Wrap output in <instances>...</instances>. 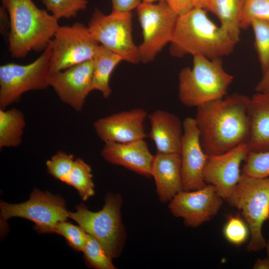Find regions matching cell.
<instances>
[{
  "mask_svg": "<svg viewBox=\"0 0 269 269\" xmlns=\"http://www.w3.org/2000/svg\"><path fill=\"white\" fill-rule=\"evenodd\" d=\"M250 98L234 93L196 108L194 119L202 146L209 156L223 153L247 143Z\"/></svg>",
  "mask_w": 269,
  "mask_h": 269,
  "instance_id": "1",
  "label": "cell"
},
{
  "mask_svg": "<svg viewBox=\"0 0 269 269\" xmlns=\"http://www.w3.org/2000/svg\"><path fill=\"white\" fill-rule=\"evenodd\" d=\"M170 43L173 56L201 55L214 59L231 54L237 43L210 19L206 9L194 7L178 16Z\"/></svg>",
  "mask_w": 269,
  "mask_h": 269,
  "instance_id": "2",
  "label": "cell"
},
{
  "mask_svg": "<svg viewBox=\"0 0 269 269\" xmlns=\"http://www.w3.org/2000/svg\"><path fill=\"white\" fill-rule=\"evenodd\" d=\"M10 19L9 51L14 58L31 51H43L59 27L58 20L32 0H0Z\"/></svg>",
  "mask_w": 269,
  "mask_h": 269,
  "instance_id": "3",
  "label": "cell"
},
{
  "mask_svg": "<svg viewBox=\"0 0 269 269\" xmlns=\"http://www.w3.org/2000/svg\"><path fill=\"white\" fill-rule=\"evenodd\" d=\"M178 97L187 107H197L221 99L227 94L234 77L224 69L221 58L193 56L192 68L185 67L178 75Z\"/></svg>",
  "mask_w": 269,
  "mask_h": 269,
  "instance_id": "4",
  "label": "cell"
},
{
  "mask_svg": "<svg viewBox=\"0 0 269 269\" xmlns=\"http://www.w3.org/2000/svg\"><path fill=\"white\" fill-rule=\"evenodd\" d=\"M225 201L241 212L250 230L248 252L266 248L262 229L269 220V177L257 178L242 173L240 180Z\"/></svg>",
  "mask_w": 269,
  "mask_h": 269,
  "instance_id": "5",
  "label": "cell"
},
{
  "mask_svg": "<svg viewBox=\"0 0 269 269\" xmlns=\"http://www.w3.org/2000/svg\"><path fill=\"white\" fill-rule=\"evenodd\" d=\"M104 201L103 208L99 211H90L81 203L76 207L75 212L69 211L68 215L95 238L114 259L121 255L126 239L121 215L123 199L119 193H108Z\"/></svg>",
  "mask_w": 269,
  "mask_h": 269,
  "instance_id": "6",
  "label": "cell"
},
{
  "mask_svg": "<svg viewBox=\"0 0 269 269\" xmlns=\"http://www.w3.org/2000/svg\"><path fill=\"white\" fill-rule=\"evenodd\" d=\"M0 235L8 230L7 220L20 217L35 223L34 229L39 234L54 233L56 225L69 218L65 200L59 195L34 188L24 202L11 204L0 200Z\"/></svg>",
  "mask_w": 269,
  "mask_h": 269,
  "instance_id": "7",
  "label": "cell"
},
{
  "mask_svg": "<svg viewBox=\"0 0 269 269\" xmlns=\"http://www.w3.org/2000/svg\"><path fill=\"white\" fill-rule=\"evenodd\" d=\"M52 52L50 43L42 54L26 65L8 63L0 66V109L18 102L30 91L49 87V62Z\"/></svg>",
  "mask_w": 269,
  "mask_h": 269,
  "instance_id": "8",
  "label": "cell"
},
{
  "mask_svg": "<svg viewBox=\"0 0 269 269\" xmlns=\"http://www.w3.org/2000/svg\"><path fill=\"white\" fill-rule=\"evenodd\" d=\"M143 41L138 46L140 61H152L162 49L170 43L178 14L165 0L141 2L136 8Z\"/></svg>",
  "mask_w": 269,
  "mask_h": 269,
  "instance_id": "9",
  "label": "cell"
},
{
  "mask_svg": "<svg viewBox=\"0 0 269 269\" xmlns=\"http://www.w3.org/2000/svg\"><path fill=\"white\" fill-rule=\"evenodd\" d=\"M88 27L99 43L120 55L123 60L133 64L140 62L138 46L132 37V12L112 11L105 14L96 9Z\"/></svg>",
  "mask_w": 269,
  "mask_h": 269,
  "instance_id": "10",
  "label": "cell"
},
{
  "mask_svg": "<svg viewBox=\"0 0 269 269\" xmlns=\"http://www.w3.org/2000/svg\"><path fill=\"white\" fill-rule=\"evenodd\" d=\"M50 43V73L92 59L100 45L88 26L79 22L71 25H59Z\"/></svg>",
  "mask_w": 269,
  "mask_h": 269,
  "instance_id": "11",
  "label": "cell"
},
{
  "mask_svg": "<svg viewBox=\"0 0 269 269\" xmlns=\"http://www.w3.org/2000/svg\"><path fill=\"white\" fill-rule=\"evenodd\" d=\"M224 200L216 188L207 184L192 191H181L169 202L168 209L176 218L183 219L188 227L197 228L213 219Z\"/></svg>",
  "mask_w": 269,
  "mask_h": 269,
  "instance_id": "12",
  "label": "cell"
},
{
  "mask_svg": "<svg viewBox=\"0 0 269 269\" xmlns=\"http://www.w3.org/2000/svg\"><path fill=\"white\" fill-rule=\"evenodd\" d=\"M180 156L183 191L205 187L204 171L209 156L202 146L200 133L194 118L187 117L182 122Z\"/></svg>",
  "mask_w": 269,
  "mask_h": 269,
  "instance_id": "13",
  "label": "cell"
},
{
  "mask_svg": "<svg viewBox=\"0 0 269 269\" xmlns=\"http://www.w3.org/2000/svg\"><path fill=\"white\" fill-rule=\"evenodd\" d=\"M93 74L91 59L64 70L50 73L49 86L61 102L76 112H81L92 91Z\"/></svg>",
  "mask_w": 269,
  "mask_h": 269,
  "instance_id": "14",
  "label": "cell"
},
{
  "mask_svg": "<svg viewBox=\"0 0 269 269\" xmlns=\"http://www.w3.org/2000/svg\"><path fill=\"white\" fill-rule=\"evenodd\" d=\"M250 150L247 143L223 153L209 156L204 171L206 184L213 185L225 200L239 182L241 165Z\"/></svg>",
  "mask_w": 269,
  "mask_h": 269,
  "instance_id": "15",
  "label": "cell"
},
{
  "mask_svg": "<svg viewBox=\"0 0 269 269\" xmlns=\"http://www.w3.org/2000/svg\"><path fill=\"white\" fill-rule=\"evenodd\" d=\"M141 108L115 113L96 120L93 127L98 136L104 143H126L146 136L144 122L147 117Z\"/></svg>",
  "mask_w": 269,
  "mask_h": 269,
  "instance_id": "16",
  "label": "cell"
},
{
  "mask_svg": "<svg viewBox=\"0 0 269 269\" xmlns=\"http://www.w3.org/2000/svg\"><path fill=\"white\" fill-rule=\"evenodd\" d=\"M101 156L108 162L124 167L145 177L151 176L154 155L144 139L120 143L105 142Z\"/></svg>",
  "mask_w": 269,
  "mask_h": 269,
  "instance_id": "17",
  "label": "cell"
},
{
  "mask_svg": "<svg viewBox=\"0 0 269 269\" xmlns=\"http://www.w3.org/2000/svg\"><path fill=\"white\" fill-rule=\"evenodd\" d=\"M151 176L154 179L161 202H169L183 190L180 153L156 152L152 165Z\"/></svg>",
  "mask_w": 269,
  "mask_h": 269,
  "instance_id": "18",
  "label": "cell"
},
{
  "mask_svg": "<svg viewBox=\"0 0 269 269\" xmlns=\"http://www.w3.org/2000/svg\"><path fill=\"white\" fill-rule=\"evenodd\" d=\"M151 126L148 134L154 142L157 153H180L183 124L176 115L157 110L148 115Z\"/></svg>",
  "mask_w": 269,
  "mask_h": 269,
  "instance_id": "19",
  "label": "cell"
},
{
  "mask_svg": "<svg viewBox=\"0 0 269 269\" xmlns=\"http://www.w3.org/2000/svg\"><path fill=\"white\" fill-rule=\"evenodd\" d=\"M248 113L250 151L269 150V93H257L251 97Z\"/></svg>",
  "mask_w": 269,
  "mask_h": 269,
  "instance_id": "20",
  "label": "cell"
},
{
  "mask_svg": "<svg viewBox=\"0 0 269 269\" xmlns=\"http://www.w3.org/2000/svg\"><path fill=\"white\" fill-rule=\"evenodd\" d=\"M93 59V74L91 91H100L105 99L111 96L109 85L112 73L123 58L102 45L98 47Z\"/></svg>",
  "mask_w": 269,
  "mask_h": 269,
  "instance_id": "21",
  "label": "cell"
},
{
  "mask_svg": "<svg viewBox=\"0 0 269 269\" xmlns=\"http://www.w3.org/2000/svg\"><path fill=\"white\" fill-rule=\"evenodd\" d=\"M246 0H209L205 9L219 19L220 25L237 43L239 41L240 22Z\"/></svg>",
  "mask_w": 269,
  "mask_h": 269,
  "instance_id": "22",
  "label": "cell"
},
{
  "mask_svg": "<svg viewBox=\"0 0 269 269\" xmlns=\"http://www.w3.org/2000/svg\"><path fill=\"white\" fill-rule=\"evenodd\" d=\"M25 116L20 110L0 109V148L19 146L25 127Z\"/></svg>",
  "mask_w": 269,
  "mask_h": 269,
  "instance_id": "23",
  "label": "cell"
},
{
  "mask_svg": "<svg viewBox=\"0 0 269 269\" xmlns=\"http://www.w3.org/2000/svg\"><path fill=\"white\" fill-rule=\"evenodd\" d=\"M91 166L81 158L75 159L66 184L73 186L83 201L95 194L94 184Z\"/></svg>",
  "mask_w": 269,
  "mask_h": 269,
  "instance_id": "24",
  "label": "cell"
},
{
  "mask_svg": "<svg viewBox=\"0 0 269 269\" xmlns=\"http://www.w3.org/2000/svg\"><path fill=\"white\" fill-rule=\"evenodd\" d=\"M86 265L95 269H115L113 258L104 246L93 236L87 233L82 252Z\"/></svg>",
  "mask_w": 269,
  "mask_h": 269,
  "instance_id": "25",
  "label": "cell"
},
{
  "mask_svg": "<svg viewBox=\"0 0 269 269\" xmlns=\"http://www.w3.org/2000/svg\"><path fill=\"white\" fill-rule=\"evenodd\" d=\"M254 34V46L263 73L269 67V20L255 18L250 24Z\"/></svg>",
  "mask_w": 269,
  "mask_h": 269,
  "instance_id": "26",
  "label": "cell"
},
{
  "mask_svg": "<svg viewBox=\"0 0 269 269\" xmlns=\"http://www.w3.org/2000/svg\"><path fill=\"white\" fill-rule=\"evenodd\" d=\"M46 10L58 20L76 17L78 13L86 9L87 0H41Z\"/></svg>",
  "mask_w": 269,
  "mask_h": 269,
  "instance_id": "27",
  "label": "cell"
},
{
  "mask_svg": "<svg viewBox=\"0 0 269 269\" xmlns=\"http://www.w3.org/2000/svg\"><path fill=\"white\" fill-rule=\"evenodd\" d=\"M75 160L74 155L62 150H58L46 165L48 172L55 178L66 184Z\"/></svg>",
  "mask_w": 269,
  "mask_h": 269,
  "instance_id": "28",
  "label": "cell"
},
{
  "mask_svg": "<svg viewBox=\"0 0 269 269\" xmlns=\"http://www.w3.org/2000/svg\"><path fill=\"white\" fill-rule=\"evenodd\" d=\"M244 161L243 173L257 178L269 177V150L249 151Z\"/></svg>",
  "mask_w": 269,
  "mask_h": 269,
  "instance_id": "29",
  "label": "cell"
},
{
  "mask_svg": "<svg viewBox=\"0 0 269 269\" xmlns=\"http://www.w3.org/2000/svg\"><path fill=\"white\" fill-rule=\"evenodd\" d=\"M54 233L63 236L69 246L77 252H83L87 233L80 226L72 224L66 221L58 223Z\"/></svg>",
  "mask_w": 269,
  "mask_h": 269,
  "instance_id": "30",
  "label": "cell"
},
{
  "mask_svg": "<svg viewBox=\"0 0 269 269\" xmlns=\"http://www.w3.org/2000/svg\"><path fill=\"white\" fill-rule=\"evenodd\" d=\"M223 233L226 240L236 246L244 244L250 236L248 225L238 216L229 217L224 226Z\"/></svg>",
  "mask_w": 269,
  "mask_h": 269,
  "instance_id": "31",
  "label": "cell"
},
{
  "mask_svg": "<svg viewBox=\"0 0 269 269\" xmlns=\"http://www.w3.org/2000/svg\"><path fill=\"white\" fill-rule=\"evenodd\" d=\"M255 18L269 20V0H246L241 18V29L249 27Z\"/></svg>",
  "mask_w": 269,
  "mask_h": 269,
  "instance_id": "32",
  "label": "cell"
},
{
  "mask_svg": "<svg viewBox=\"0 0 269 269\" xmlns=\"http://www.w3.org/2000/svg\"><path fill=\"white\" fill-rule=\"evenodd\" d=\"M112 11L132 12L142 2V0H111Z\"/></svg>",
  "mask_w": 269,
  "mask_h": 269,
  "instance_id": "33",
  "label": "cell"
},
{
  "mask_svg": "<svg viewBox=\"0 0 269 269\" xmlns=\"http://www.w3.org/2000/svg\"><path fill=\"white\" fill-rule=\"evenodd\" d=\"M170 7L178 14H183L193 8V0H165Z\"/></svg>",
  "mask_w": 269,
  "mask_h": 269,
  "instance_id": "34",
  "label": "cell"
},
{
  "mask_svg": "<svg viewBox=\"0 0 269 269\" xmlns=\"http://www.w3.org/2000/svg\"><path fill=\"white\" fill-rule=\"evenodd\" d=\"M0 32L1 34L8 35L10 30V19L6 9L2 5L0 7Z\"/></svg>",
  "mask_w": 269,
  "mask_h": 269,
  "instance_id": "35",
  "label": "cell"
},
{
  "mask_svg": "<svg viewBox=\"0 0 269 269\" xmlns=\"http://www.w3.org/2000/svg\"><path fill=\"white\" fill-rule=\"evenodd\" d=\"M255 91L257 93H269V67L263 73V76L257 84Z\"/></svg>",
  "mask_w": 269,
  "mask_h": 269,
  "instance_id": "36",
  "label": "cell"
},
{
  "mask_svg": "<svg viewBox=\"0 0 269 269\" xmlns=\"http://www.w3.org/2000/svg\"><path fill=\"white\" fill-rule=\"evenodd\" d=\"M253 269H269V261L268 258L258 259L254 264Z\"/></svg>",
  "mask_w": 269,
  "mask_h": 269,
  "instance_id": "37",
  "label": "cell"
},
{
  "mask_svg": "<svg viewBox=\"0 0 269 269\" xmlns=\"http://www.w3.org/2000/svg\"><path fill=\"white\" fill-rule=\"evenodd\" d=\"M209 0H193L194 7L205 9Z\"/></svg>",
  "mask_w": 269,
  "mask_h": 269,
  "instance_id": "38",
  "label": "cell"
},
{
  "mask_svg": "<svg viewBox=\"0 0 269 269\" xmlns=\"http://www.w3.org/2000/svg\"><path fill=\"white\" fill-rule=\"evenodd\" d=\"M267 250V258L269 261V238L266 242V246L265 248Z\"/></svg>",
  "mask_w": 269,
  "mask_h": 269,
  "instance_id": "39",
  "label": "cell"
},
{
  "mask_svg": "<svg viewBox=\"0 0 269 269\" xmlns=\"http://www.w3.org/2000/svg\"><path fill=\"white\" fill-rule=\"evenodd\" d=\"M161 0H142V1L145 2H155L156 1H159Z\"/></svg>",
  "mask_w": 269,
  "mask_h": 269,
  "instance_id": "40",
  "label": "cell"
}]
</instances>
